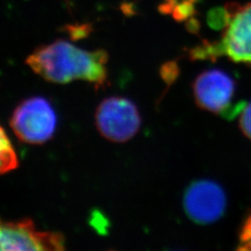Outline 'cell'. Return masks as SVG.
Returning <instances> with one entry per match:
<instances>
[{
	"mask_svg": "<svg viewBox=\"0 0 251 251\" xmlns=\"http://www.w3.org/2000/svg\"><path fill=\"white\" fill-rule=\"evenodd\" d=\"M90 30V25H82L68 26V31L70 32V35H71L73 38H75V39L82 38V37L89 35Z\"/></svg>",
	"mask_w": 251,
	"mask_h": 251,
	"instance_id": "obj_11",
	"label": "cell"
},
{
	"mask_svg": "<svg viewBox=\"0 0 251 251\" xmlns=\"http://www.w3.org/2000/svg\"><path fill=\"white\" fill-rule=\"evenodd\" d=\"M239 127L243 134L251 141V101L246 103L239 112Z\"/></svg>",
	"mask_w": 251,
	"mask_h": 251,
	"instance_id": "obj_10",
	"label": "cell"
},
{
	"mask_svg": "<svg viewBox=\"0 0 251 251\" xmlns=\"http://www.w3.org/2000/svg\"><path fill=\"white\" fill-rule=\"evenodd\" d=\"M9 125L21 142L43 144L53 138L57 116L48 100L34 96L19 103L10 117Z\"/></svg>",
	"mask_w": 251,
	"mask_h": 251,
	"instance_id": "obj_3",
	"label": "cell"
},
{
	"mask_svg": "<svg viewBox=\"0 0 251 251\" xmlns=\"http://www.w3.org/2000/svg\"><path fill=\"white\" fill-rule=\"evenodd\" d=\"M194 98L198 107L217 115L238 113L233 108L235 83L227 73L219 69L201 73L193 84Z\"/></svg>",
	"mask_w": 251,
	"mask_h": 251,
	"instance_id": "obj_7",
	"label": "cell"
},
{
	"mask_svg": "<svg viewBox=\"0 0 251 251\" xmlns=\"http://www.w3.org/2000/svg\"><path fill=\"white\" fill-rule=\"evenodd\" d=\"M96 126L100 135L108 141L122 144L131 140L142 126L139 109L134 102L125 97H109L96 109Z\"/></svg>",
	"mask_w": 251,
	"mask_h": 251,
	"instance_id": "obj_4",
	"label": "cell"
},
{
	"mask_svg": "<svg viewBox=\"0 0 251 251\" xmlns=\"http://www.w3.org/2000/svg\"><path fill=\"white\" fill-rule=\"evenodd\" d=\"M107 62L105 50L87 51L63 39L37 48L25 61L45 80L57 84L87 81L97 90L107 82Z\"/></svg>",
	"mask_w": 251,
	"mask_h": 251,
	"instance_id": "obj_1",
	"label": "cell"
},
{
	"mask_svg": "<svg viewBox=\"0 0 251 251\" xmlns=\"http://www.w3.org/2000/svg\"><path fill=\"white\" fill-rule=\"evenodd\" d=\"M239 251H251V213L248 214L243 222L238 234Z\"/></svg>",
	"mask_w": 251,
	"mask_h": 251,
	"instance_id": "obj_9",
	"label": "cell"
},
{
	"mask_svg": "<svg viewBox=\"0 0 251 251\" xmlns=\"http://www.w3.org/2000/svg\"><path fill=\"white\" fill-rule=\"evenodd\" d=\"M208 23L223 29L222 37L198 46L191 50V58L215 60L224 56L233 63L251 66V2H229L223 9H213Z\"/></svg>",
	"mask_w": 251,
	"mask_h": 251,
	"instance_id": "obj_2",
	"label": "cell"
},
{
	"mask_svg": "<svg viewBox=\"0 0 251 251\" xmlns=\"http://www.w3.org/2000/svg\"><path fill=\"white\" fill-rule=\"evenodd\" d=\"M0 171L1 174L9 173L16 170L19 167L17 153L11 144L10 140L6 134L4 127H1V139H0Z\"/></svg>",
	"mask_w": 251,
	"mask_h": 251,
	"instance_id": "obj_8",
	"label": "cell"
},
{
	"mask_svg": "<svg viewBox=\"0 0 251 251\" xmlns=\"http://www.w3.org/2000/svg\"><path fill=\"white\" fill-rule=\"evenodd\" d=\"M2 251H61L65 238L59 232L38 231L31 219L2 221L0 226Z\"/></svg>",
	"mask_w": 251,
	"mask_h": 251,
	"instance_id": "obj_5",
	"label": "cell"
},
{
	"mask_svg": "<svg viewBox=\"0 0 251 251\" xmlns=\"http://www.w3.org/2000/svg\"><path fill=\"white\" fill-rule=\"evenodd\" d=\"M182 202L186 215L194 223L202 225L219 221L227 206L224 189L211 179H198L190 184Z\"/></svg>",
	"mask_w": 251,
	"mask_h": 251,
	"instance_id": "obj_6",
	"label": "cell"
}]
</instances>
